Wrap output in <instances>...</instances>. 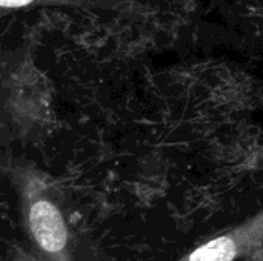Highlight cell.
I'll return each mask as SVG.
<instances>
[{"label":"cell","mask_w":263,"mask_h":261,"mask_svg":"<svg viewBox=\"0 0 263 261\" xmlns=\"http://www.w3.org/2000/svg\"><path fill=\"white\" fill-rule=\"evenodd\" d=\"M26 215L35 245L52 261H68V228L57 206L39 197L28 205Z\"/></svg>","instance_id":"cell-2"},{"label":"cell","mask_w":263,"mask_h":261,"mask_svg":"<svg viewBox=\"0 0 263 261\" xmlns=\"http://www.w3.org/2000/svg\"><path fill=\"white\" fill-rule=\"evenodd\" d=\"M31 2H34V0H0V5L3 8H20Z\"/></svg>","instance_id":"cell-3"},{"label":"cell","mask_w":263,"mask_h":261,"mask_svg":"<svg viewBox=\"0 0 263 261\" xmlns=\"http://www.w3.org/2000/svg\"><path fill=\"white\" fill-rule=\"evenodd\" d=\"M263 245V212L200 245L177 261H234Z\"/></svg>","instance_id":"cell-1"}]
</instances>
